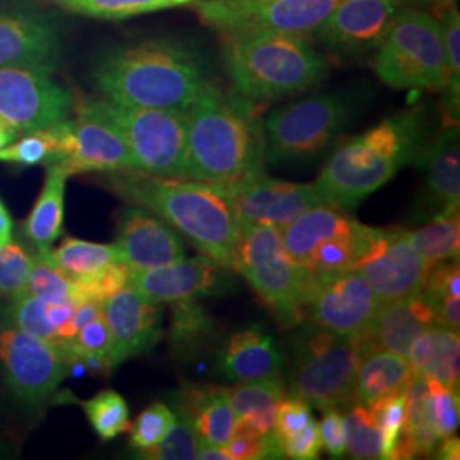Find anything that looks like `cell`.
<instances>
[{"label":"cell","instance_id":"cell-57","mask_svg":"<svg viewBox=\"0 0 460 460\" xmlns=\"http://www.w3.org/2000/svg\"><path fill=\"white\" fill-rule=\"evenodd\" d=\"M408 7H429L435 13H442L448 5L457 4V0H402Z\"/></svg>","mask_w":460,"mask_h":460},{"label":"cell","instance_id":"cell-18","mask_svg":"<svg viewBox=\"0 0 460 460\" xmlns=\"http://www.w3.org/2000/svg\"><path fill=\"white\" fill-rule=\"evenodd\" d=\"M241 229L271 226L283 229L296 215L326 201L315 184L279 181L260 171L227 188Z\"/></svg>","mask_w":460,"mask_h":460},{"label":"cell","instance_id":"cell-2","mask_svg":"<svg viewBox=\"0 0 460 460\" xmlns=\"http://www.w3.org/2000/svg\"><path fill=\"white\" fill-rule=\"evenodd\" d=\"M104 182L127 203L163 218L215 263L235 270L241 226L227 188L138 169L116 171Z\"/></svg>","mask_w":460,"mask_h":460},{"label":"cell","instance_id":"cell-12","mask_svg":"<svg viewBox=\"0 0 460 460\" xmlns=\"http://www.w3.org/2000/svg\"><path fill=\"white\" fill-rule=\"evenodd\" d=\"M343 0H193L199 21L220 33L311 34Z\"/></svg>","mask_w":460,"mask_h":460},{"label":"cell","instance_id":"cell-52","mask_svg":"<svg viewBox=\"0 0 460 460\" xmlns=\"http://www.w3.org/2000/svg\"><path fill=\"white\" fill-rule=\"evenodd\" d=\"M283 456L296 460H315L321 456L323 442L317 421L311 420L305 428L281 444Z\"/></svg>","mask_w":460,"mask_h":460},{"label":"cell","instance_id":"cell-26","mask_svg":"<svg viewBox=\"0 0 460 460\" xmlns=\"http://www.w3.org/2000/svg\"><path fill=\"white\" fill-rule=\"evenodd\" d=\"M355 220L343 208L329 201L315 203L279 229L281 243L290 260L307 270L319 244L334 235L349 232Z\"/></svg>","mask_w":460,"mask_h":460},{"label":"cell","instance_id":"cell-44","mask_svg":"<svg viewBox=\"0 0 460 460\" xmlns=\"http://www.w3.org/2000/svg\"><path fill=\"white\" fill-rule=\"evenodd\" d=\"M176 412V420L171 429L165 433L164 438L150 448L147 452L138 454L140 459L147 460H193L197 459L198 437L197 429L190 418L182 412Z\"/></svg>","mask_w":460,"mask_h":460},{"label":"cell","instance_id":"cell-14","mask_svg":"<svg viewBox=\"0 0 460 460\" xmlns=\"http://www.w3.org/2000/svg\"><path fill=\"white\" fill-rule=\"evenodd\" d=\"M68 365L57 346L0 321L2 374L21 402L45 404L66 378Z\"/></svg>","mask_w":460,"mask_h":460},{"label":"cell","instance_id":"cell-41","mask_svg":"<svg viewBox=\"0 0 460 460\" xmlns=\"http://www.w3.org/2000/svg\"><path fill=\"white\" fill-rule=\"evenodd\" d=\"M377 421L382 437V459H397V447L406 421V391L385 395L367 406Z\"/></svg>","mask_w":460,"mask_h":460},{"label":"cell","instance_id":"cell-16","mask_svg":"<svg viewBox=\"0 0 460 460\" xmlns=\"http://www.w3.org/2000/svg\"><path fill=\"white\" fill-rule=\"evenodd\" d=\"M404 9L402 0H343L309 36L336 57L360 58L377 51Z\"/></svg>","mask_w":460,"mask_h":460},{"label":"cell","instance_id":"cell-35","mask_svg":"<svg viewBox=\"0 0 460 460\" xmlns=\"http://www.w3.org/2000/svg\"><path fill=\"white\" fill-rule=\"evenodd\" d=\"M62 11L77 16L121 21L190 5L193 0H53Z\"/></svg>","mask_w":460,"mask_h":460},{"label":"cell","instance_id":"cell-10","mask_svg":"<svg viewBox=\"0 0 460 460\" xmlns=\"http://www.w3.org/2000/svg\"><path fill=\"white\" fill-rule=\"evenodd\" d=\"M362 340L313 326L296 336L290 394L317 410L340 408L355 399Z\"/></svg>","mask_w":460,"mask_h":460},{"label":"cell","instance_id":"cell-28","mask_svg":"<svg viewBox=\"0 0 460 460\" xmlns=\"http://www.w3.org/2000/svg\"><path fill=\"white\" fill-rule=\"evenodd\" d=\"M408 362L414 376L433 378L452 391H459V332L431 326L412 341Z\"/></svg>","mask_w":460,"mask_h":460},{"label":"cell","instance_id":"cell-47","mask_svg":"<svg viewBox=\"0 0 460 460\" xmlns=\"http://www.w3.org/2000/svg\"><path fill=\"white\" fill-rule=\"evenodd\" d=\"M353 254H355V243H353V227H351L349 232L334 235L331 239H326L324 243H321L314 252L313 260L307 266V271L313 277L345 271L351 268Z\"/></svg>","mask_w":460,"mask_h":460},{"label":"cell","instance_id":"cell-17","mask_svg":"<svg viewBox=\"0 0 460 460\" xmlns=\"http://www.w3.org/2000/svg\"><path fill=\"white\" fill-rule=\"evenodd\" d=\"M57 140V164L70 176L138 169L121 135L96 118L77 115L49 127Z\"/></svg>","mask_w":460,"mask_h":460},{"label":"cell","instance_id":"cell-51","mask_svg":"<svg viewBox=\"0 0 460 460\" xmlns=\"http://www.w3.org/2000/svg\"><path fill=\"white\" fill-rule=\"evenodd\" d=\"M423 294L427 296L428 302L442 300L448 296L460 298L459 260H450L429 268Z\"/></svg>","mask_w":460,"mask_h":460},{"label":"cell","instance_id":"cell-27","mask_svg":"<svg viewBox=\"0 0 460 460\" xmlns=\"http://www.w3.org/2000/svg\"><path fill=\"white\" fill-rule=\"evenodd\" d=\"M174 410L190 418L198 437L205 442L218 447L229 444L235 428V414L226 387L186 384L174 397Z\"/></svg>","mask_w":460,"mask_h":460},{"label":"cell","instance_id":"cell-1","mask_svg":"<svg viewBox=\"0 0 460 460\" xmlns=\"http://www.w3.org/2000/svg\"><path fill=\"white\" fill-rule=\"evenodd\" d=\"M210 53L195 40L163 36L121 43L102 51L91 77L104 98L121 104L188 110L212 83Z\"/></svg>","mask_w":460,"mask_h":460},{"label":"cell","instance_id":"cell-58","mask_svg":"<svg viewBox=\"0 0 460 460\" xmlns=\"http://www.w3.org/2000/svg\"><path fill=\"white\" fill-rule=\"evenodd\" d=\"M17 138L16 130H13L11 127H7L5 123L0 121V150L7 147L11 142H14Z\"/></svg>","mask_w":460,"mask_h":460},{"label":"cell","instance_id":"cell-7","mask_svg":"<svg viewBox=\"0 0 460 460\" xmlns=\"http://www.w3.org/2000/svg\"><path fill=\"white\" fill-rule=\"evenodd\" d=\"M357 115V96L338 91L315 94L271 111L263 121L264 157L270 164H292L331 147Z\"/></svg>","mask_w":460,"mask_h":460},{"label":"cell","instance_id":"cell-23","mask_svg":"<svg viewBox=\"0 0 460 460\" xmlns=\"http://www.w3.org/2000/svg\"><path fill=\"white\" fill-rule=\"evenodd\" d=\"M416 164L425 171L423 210L427 215L450 214L459 210L460 201V148L459 127L450 123L438 133L416 159Z\"/></svg>","mask_w":460,"mask_h":460},{"label":"cell","instance_id":"cell-36","mask_svg":"<svg viewBox=\"0 0 460 460\" xmlns=\"http://www.w3.org/2000/svg\"><path fill=\"white\" fill-rule=\"evenodd\" d=\"M81 406L101 440H113L130 427L128 404L116 391H101L81 402Z\"/></svg>","mask_w":460,"mask_h":460},{"label":"cell","instance_id":"cell-30","mask_svg":"<svg viewBox=\"0 0 460 460\" xmlns=\"http://www.w3.org/2000/svg\"><path fill=\"white\" fill-rule=\"evenodd\" d=\"M412 377L414 372L408 358L387 349H368L357 368L355 399L370 406L385 395L406 391Z\"/></svg>","mask_w":460,"mask_h":460},{"label":"cell","instance_id":"cell-34","mask_svg":"<svg viewBox=\"0 0 460 460\" xmlns=\"http://www.w3.org/2000/svg\"><path fill=\"white\" fill-rule=\"evenodd\" d=\"M408 237L427 270L435 264L459 260V210L435 217L425 227L408 232Z\"/></svg>","mask_w":460,"mask_h":460},{"label":"cell","instance_id":"cell-53","mask_svg":"<svg viewBox=\"0 0 460 460\" xmlns=\"http://www.w3.org/2000/svg\"><path fill=\"white\" fill-rule=\"evenodd\" d=\"M321 442L331 457L341 459L345 454V420L338 408L323 410V421L319 423Z\"/></svg>","mask_w":460,"mask_h":460},{"label":"cell","instance_id":"cell-5","mask_svg":"<svg viewBox=\"0 0 460 460\" xmlns=\"http://www.w3.org/2000/svg\"><path fill=\"white\" fill-rule=\"evenodd\" d=\"M224 36L222 62L232 93L252 102L296 96L328 70V58L309 34L260 30Z\"/></svg>","mask_w":460,"mask_h":460},{"label":"cell","instance_id":"cell-46","mask_svg":"<svg viewBox=\"0 0 460 460\" xmlns=\"http://www.w3.org/2000/svg\"><path fill=\"white\" fill-rule=\"evenodd\" d=\"M33 256L14 241L0 247V296L14 298L26 292Z\"/></svg>","mask_w":460,"mask_h":460},{"label":"cell","instance_id":"cell-3","mask_svg":"<svg viewBox=\"0 0 460 460\" xmlns=\"http://www.w3.org/2000/svg\"><path fill=\"white\" fill-rule=\"evenodd\" d=\"M263 119L252 101L205 85L186 110L188 180L224 188L264 171Z\"/></svg>","mask_w":460,"mask_h":460},{"label":"cell","instance_id":"cell-9","mask_svg":"<svg viewBox=\"0 0 460 460\" xmlns=\"http://www.w3.org/2000/svg\"><path fill=\"white\" fill-rule=\"evenodd\" d=\"M235 270L251 283L285 328H296L304 321L311 275L290 260L279 229L271 226L241 229Z\"/></svg>","mask_w":460,"mask_h":460},{"label":"cell","instance_id":"cell-42","mask_svg":"<svg viewBox=\"0 0 460 460\" xmlns=\"http://www.w3.org/2000/svg\"><path fill=\"white\" fill-rule=\"evenodd\" d=\"M57 161V140L51 128L28 132L0 150V163L34 167Z\"/></svg>","mask_w":460,"mask_h":460},{"label":"cell","instance_id":"cell-25","mask_svg":"<svg viewBox=\"0 0 460 460\" xmlns=\"http://www.w3.org/2000/svg\"><path fill=\"white\" fill-rule=\"evenodd\" d=\"M283 355L261 326H249L230 336L218 357L220 372L235 382L279 376Z\"/></svg>","mask_w":460,"mask_h":460},{"label":"cell","instance_id":"cell-6","mask_svg":"<svg viewBox=\"0 0 460 460\" xmlns=\"http://www.w3.org/2000/svg\"><path fill=\"white\" fill-rule=\"evenodd\" d=\"M74 111L115 128L132 150L138 171L188 180L186 110L140 108L108 98H87L75 101Z\"/></svg>","mask_w":460,"mask_h":460},{"label":"cell","instance_id":"cell-15","mask_svg":"<svg viewBox=\"0 0 460 460\" xmlns=\"http://www.w3.org/2000/svg\"><path fill=\"white\" fill-rule=\"evenodd\" d=\"M75 98L51 74L22 66L0 68V121L19 132L53 127L70 116Z\"/></svg>","mask_w":460,"mask_h":460},{"label":"cell","instance_id":"cell-20","mask_svg":"<svg viewBox=\"0 0 460 460\" xmlns=\"http://www.w3.org/2000/svg\"><path fill=\"white\" fill-rule=\"evenodd\" d=\"M102 317L111 331L110 370L147 353L163 338L161 304L130 285L102 302Z\"/></svg>","mask_w":460,"mask_h":460},{"label":"cell","instance_id":"cell-39","mask_svg":"<svg viewBox=\"0 0 460 460\" xmlns=\"http://www.w3.org/2000/svg\"><path fill=\"white\" fill-rule=\"evenodd\" d=\"M111 353V331L108 328L102 313L89 324H85L66 346V362L91 363L93 367L110 370L108 360Z\"/></svg>","mask_w":460,"mask_h":460},{"label":"cell","instance_id":"cell-50","mask_svg":"<svg viewBox=\"0 0 460 460\" xmlns=\"http://www.w3.org/2000/svg\"><path fill=\"white\" fill-rule=\"evenodd\" d=\"M313 420L311 406L298 399L296 395H283L275 406V421H273V435L283 444L290 437L296 435L302 428Z\"/></svg>","mask_w":460,"mask_h":460},{"label":"cell","instance_id":"cell-40","mask_svg":"<svg viewBox=\"0 0 460 460\" xmlns=\"http://www.w3.org/2000/svg\"><path fill=\"white\" fill-rule=\"evenodd\" d=\"M230 406L235 420L249 412L275 410L279 399L285 395V382L279 376L239 382V385L227 389Z\"/></svg>","mask_w":460,"mask_h":460},{"label":"cell","instance_id":"cell-11","mask_svg":"<svg viewBox=\"0 0 460 460\" xmlns=\"http://www.w3.org/2000/svg\"><path fill=\"white\" fill-rule=\"evenodd\" d=\"M353 243L349 270L367 279L380 304L423 292L428 270L411 246L408 230L374 229L355 222Z\"/></svg>","mask_w":460,"mask_h":460},{"label":"cell","instance_id":"cell-8","mask_svg":"<svg viewBox=\"0 0 460 460\" xmlns=\"http://www.w3.org/2000/svg\"><path fill=\"white\" fill-rule=\"evenodd\" d=\"M374 70L395 89L444 91L448 66L438 17L420 7L401 11L377 49Z\"/></svg>","mask_w":460,"mask_h":460},{"label":"cell","instance_id":"cell-33","mask_svg":"<svg viewBox=\"0 0 460 460\" xmlns=\"http://www.w3.org/2000/svg\"><path fill=\"white\" fill-rule=\"evenodd\" d=\"M217 323L208 311L198 304L197 296L172 302V323L169 331L171 345L178 355H193L212 341Z\"/></svg>","mask_w":460,"mask_h":460},{"label":"cell","instance_id":"cell-32","mask_svg":"<svg viewBox=\"0 0 460 460\" xmlns=\"http://www.w3.org/2000/svg\"><path fill=\"white\" fill-rule=\"evenodd\" d=\"M47 256L72 281H84L98 275L110 264L123 263L116 244H99L74 237H66L64 243L51 249Z\"/></svg>","mask_w":460,"mask_h":460},{"label":"cell","instance_id":"cell-43","mask_svg":"<svg viewBox=\"0 0 460 460\" xmlns=\"http://www.w3.org/2000/svg\"><path fill=\"white\" fill-rule=\"evenodd\" d=\"M26 292L45 300L47 304L68 302L74 298V281L49 261L47 254L36 252L33 256V268L28 279Z\"/></svg>","mask_w":460,"mask_h":460},{"label":"cell","instance_id":"cell-55","mask_svg":"<svg viewBox=\"0 0 460 460\" xmlns=\"http://www.w3.org/2000/svg\"><path fill=\"white\" fill-rule=\"evenodd\" d=\"M437 457L442 460H459L460 459V442L457 437H447L440 445L437 447Z\"/></svg>","mask_w":460,"mask_h":460},{"label":"cell","instance_id":"cell-38","mask_svg":"<svg viewBox=\"0 0 460 460\" xmlns=\"http://www.w3.org/2000/svg\"><path fill=\"white\" fill-rule=\"evenodd\" d=\"M345 452L353 459H382L377 421L365 404L351 406L345 418Z\"/></svg>","mask_w":460,"mask_h":460},{"label":"cell","instance_id":"cell-54","mask_svg":"<svg viewBox=\"0 0 460 460\" xmlns=\"http://www.w3.org/2000/svg\"><path fill=\"white\" fill-rule=\"evenodd\" d=\"M197 459L199 460H232L226 447L208 444L203 438L198 440Z\"/></svg>","mask_w":460,"mask_h":460},{"label":"cell","instance_id":"cell-37","mask_svg":"<svg viewBox=\"0 0 460 460\" xmlns=\"http://www.w3.org/2000/svg\"><path fill=\"white\" fill-rule=\"evenodd\" d=\"M2 323H7L28 334L41 338L57 348L60 346L58 332L51 324L47 313V302L28 292L11 298V304L2 314Z\"/></svg>","mask_w":460,"mask_h":460},{"label":"cell","instance_id":"cell-60","mask_svg":"<svg viewBox=\"0 0 460 460\" xmlns=\"http://www.w3.org/2000/svg\"><path fill=\"white\" fill-rule=\"evenodd\" d=\"M2 205H4V203H2V201H0V207H2Z\"/></svg>","mask_w":460,"mask_h":460},{"label":"cell","instance_id":"cell-24","mask_svg":"<svg viewBox=\"0 0 460 460\" xmlns=\"http://www.w3.org/2000/svg\"><path fill=\"white\" fill-rule=\"evenodd\" d=\"M435 324V315L423 292L382 304L370 334L362 340L363 353L387 349L408 358L412 341Z\"/></svg>","mask_w":460,"mask_h":460},{"label":"cell","instance_id":"cell-4","mask_svg":"<svg viewBox=\"0 0 460 460\" xmlns=\"http://www.w3.org/2000/svg\"><path fill=\"white\" fill-rule=\"evenodd\" d=\"M427 142L425 111H399L343 142L314 184L326 201L351 210L391 181L404 165L416 163Z\"/></svg>","mask_w":460,"mask_h":460},{"label":"cell","instance_id":"cell-49","mask_svg":"<svg viewBox=\"0 0 460 460\" xmlns=\"http://www.w3.org/2000/svg\"><path fill=\"white\" fill-rule=\"evenodd\" d=\"M427 380L428 389L431 394L435 425L438 429V435L444 440L447 437H452L459 428V391H452L433 378Z\"/></svg>","mask_w":460,"mask_h":460},{"label":"cell","instance_id":"cell-56","mask_svg":"<svg viewBox=\"0 0 460 460\" xmlns=\"http://www.w3.org/2000/svg\"><path fill=\"white\" fill-rule=\"evenodd\" d=\"M13 227H14L13 217L2 205L0 207V247L9 244L13 241Z\"/></svg>","mask_w":460,"mask_h":460},{"label":"cell","instance_id":"cell-22","mask_svg":"<svg viewBox=\"0 0 460 460\" xmlns=\"http://www.w3.org/2000/svg\"><path fill=\"white\" fill-rule=\"evenodd\" d=\"M227 270L208 256H197L150 270H130L128 285L159 304L207 296L222 290Z\"/></svg>","mask_w":460,"mask_h":460},{"label":"cell","instance_id":"cell-19","mask_svg":"<svg viewBox=\"0 0 460 460\" xmlns=\"http://www.w3.org/2000/svg\"><path fill=\"white\" fill-rule=\"evenodd\" d=\"M64 58L58 21L38 11L0 13V68L22 66L53 74Z\"/></svg>","mask_w":460,"mask_h":460},{"label":"cell","instance_id":"cell-21","mask_svg":"<svg viewBox=\"0 0 460 460\" xmlns=\"http://www.w3.org/2000/svg\"><path fill=\"white\" fill-rule=\"evenodd\" d=\"M115 244L130 270H150L186 258V247L178 232L163 218L133 205L118 215Z\"/></svg>","mask_w":460,"mask_h":460},{"label":"cell","instance_id":"cell-29","mask_svg":"<svg viewBox=\"0 0 460 460\" xmlns=\"http://www.w3.org/2000/svg\"><path fill=\"white\" fill-rule=\"evenodd\" d=\"M70 174L57 163L47 165V176L40 197L24 222V234L36 252L47 254L62 234L66 210V186Z\"/></svg>","mask_w":460,"mask_h":460},{"label":"cell","instance_id":"cell-13","mask_svg":"<svg viewBox=\"0 0 460 460\" xmlns=\"http://www.w3.org/2000/svg\"><path fill=\"white\" fill-rule=\"evenodd\" d=\"M380 300L355 270L313 277L304 305V317L332 334L365 340L376 321Z\"/></svg>","mask_w":460,"mask_h":460},{"label":"cell","instance_id":"cell-31","mask_svg":"<svg viewBox=\"0 0 460 460\" xmlns=\"http://www.w3.org/2000/svg\"><path fill=\"white\" fill-rule=\"evenodd\" d=\"M442 442L433 418L428 380L414 376L406 389V421L397 447V459L428 456Z\"/></svg>","mask_w":460,"mask_h":460},{"label":"cell","instance_id":"cell-59","mask_svg":"<svg viewBox=\"0 0 460 460\" xmlns=\"http://www.w3.org/2000/svg\"><path fill=\"white\" fill-rule=\"evenodd\" d=\"M0 457H2V447H0Z\"/></svg>","mask_w":460,"mask_h":460},{"label":"cell","instance_id":"cell-48","mask_svg":"<svg viewBox=\"0 0 460 460\" xmlns=\"http://www.w3.org/2000/svg\"><path fill=\"white\" fill-rule=\"evenodd\" d=\"M130 268L125 263H113L101 270L98 275L84 281H74L75 302L93 300L102 304L106 298L128 285Z\"/></svg>","mask_w":460,"mask_h":460},{"label":"cell","instance_id":"cell-45","mask_svg":"<svg viewBox=\"0 0 460 460\" xmlns=\"http://www.w3.org/2000/svg\"><path fill=\"white\" fill-rule=\"evenodd\" d=\"M176 420V412L164 402H154L140 412L128 427L130 447L138 454L154 448L165 437Z\"/></svg>","mask_w":460,"mask_h":460}]
</instances>
